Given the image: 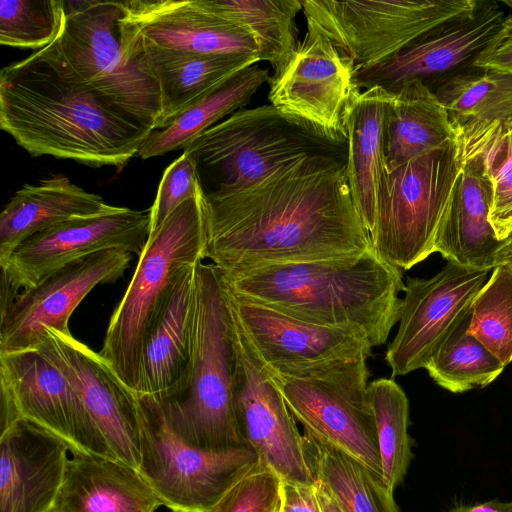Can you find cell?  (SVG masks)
Returning a JSON list of instances; mask_svg holds the SVG:
<instances>
[{"mask_svg": "<svg viewBox=\"0 0 512 512\" xmlns=\"http://www.w3.org/2000/svg\"><path fill=\"white\" fill-rule=\"evenodd\" d=\"M477 5L476 0H302V11L357 69L391 57Z\"/></svg>", "mask_w": 512, "mask_h": 512, "instance_id": "cell-11", "label": "cell"}, {"mask_svg": "<svg viewBox=\"0 0 512 512\" xmlns=\"http://www.w3.org/2000/svg\"><path fill=\"white\" fill-rule=\"evenodd\" d=\"M227 291L241 330L271 374L299 376L372 354L359 332L309 323Z\"/></svg>", "mask_w": 512, "mask_h": 512, "instance_id": "cell-16", "label": "cell"}, {"mask_svg": "<svg viewBox=\"0 0 512 512\" xmlns=\"http://www.w3.org/2000/svg\"><path fill=\"white\" fill-rule=\"evenodd\" d=\"M68 445L19 418L1 429L0 512H50L63 483Z\"/></svg>", "mask_w": 512, "mask_h": 512, "instance_id": "cell-22", "label": "cell"}, {"mask_svg": "<svg viewBox=\"0 0 512 512\" xmlns=\"http://www.w3.org/2000/svg\"><path fill=\"white\" fill-rule=\"evenodd\" d=\"M302 442L313 479L343 512H400L380 475L308 431L304 430Z\"/></svg>", "mask_w": 512, "mask_h": 512, "instance_id": "cell-31", "label": "cell"}, {"mask_svg": "<svg viewBox=\"0 0 512 512\" xmlns=\"http://www.w3.org/2000/svg\"><path fill=\"white\" fill-rule=\"evenodd\" d=\"M366 355L299 376L269 373L305 431L381 476L376 426L368 399Z\"/></svg>", "mask_w": 512, "mask_h": 512, "instance_id": "cell-10", "label": "cell"}, {"mask_svg": "<svg viewBox=\"0 0 512 512\" xmlns=\"http://www.w3.org/2000/svg\"><path fill=\"white\" fill-rule=\"evenodd\" d=\"M64 19L63 0H1L0 43L38 51L57 39Z\"/></svg>", "mask_w": 512, "mask_h": 512, "instance_id": "cell-37", "label": "cell"}, {"mask_svg": "<svg viewBox=\"0 0 512 512\" xmlns=\"http://www.w3.org/2000/svg\"><path fill=\"white\" fill-rule=\"evenodd\" d=\"M205 196L247 189L307 156L347 161V140L272 104L242 108L184 148Z\"/></svg>", "mask_w": 512, "mask_h": 512, "instance_id": "cell-5", "label": "cell"}, {"mask_svg": "<svg viewBox=\"0 0 512 512\" xmlns=\"http://www.w3.org/2000/svg\"><path fill=\"white\" fill-rule=\"evenodd\" d=\"M499 265L512 268V232L500 242L495 258V267Z\"/></svg>", "mask_w": 512, "mask_h": 512, "instance_id": "cell-45", "label": "cell"}, {"mask_svg": "<svg viewBox=\"0 0 512 512\" xmlns=\"http://www.w3.org/2000/svg\"><path fill=\"white\" fill-rule=\"evenodd\" d=\"M202 191L194 161L182 153L164 171L151 211L150 233L179 206Z\"/></svg>", "mask_w": 512, "mask_h": 512, "instance_id": "cell-39", "label": "cell"}, {"mask_svg": "<svg viewBox=\"0 0 512 512\" xmlns=\"http://www.w3.org/2000/svg\"><path fill=\"white\" fill-rule=\"evenodd\" d=\"M392 93L379 87L361 92L348 111L347 179L354 205L372 234L385 161V121Z\"/></svg>", "mask_w": 512, "mask_h": 512, "instance_id": "cell-29", "label": "cell"}, {"mask_svg": "<svg viewBox=\"0 0 512 512\" xmlns=\"http://www.w3.org/2000/svg\"><path fill=\"white\" fill-rule=\"evenodd\" d=\"M119 3L121 50L127 62L147 51L258 57L256 42L247 30L205 9L198 0Z\"/></svg>", "mask_w": 512, "mask_h": 512, "instance_id": "cell-17", "label": "cell"}, {"mask_svg": "<svg viewBox=\"0 0 512 512\" xmlns=\"http://www.w3.org/2000/svg\"><path fill=\"white\" fill-rule=\"evenodd\" d=\"M346 162L307 156L247 189L205 196V258L222 272H234L372 249Z\"/></svg>", "mask_w": 512, "mask_h": 512, "instance_id": "cell-1", "label": "cell"}, {"mask_svg": "<svg viewBox=\"0 0 512 512\" xmlns=\"http://www.w3.org/2000/svg\"><path fill=\"white\" fill-rule=\"evenodd\" d=\"M479 157L492 188L489 219L501 241L512 232V124Z\"/></svg>", "mask_w": 512, "mask_h": 512, "instance_id": "cell-38", "label": "cell"}, {"mask_svg": "<svg viewBox=\"0 0 512 512\" xmlns=\"http://www.w3.org/2000/svg\"><path fill=\"white\" fill-rule=\"evenodd\" d=\"M1 429L28 420L63 440L72 454L117 459L68 377L38 349L0 352Z\"/></svg>", "mask_w": 512, "mask_h": 512, "instance_id": "cell-12", "label": "cell"}, {"mask_svg": "<svg viewBox=\"0 0 512 512\" xmlns=\"http://www.w3.org/2000/svg\"><path fill=\"white\" fill-rule=\"evenodd\" d=\"M139 473L171 512H215L241 479L260 467L251 447L205 451L183 442L159 402L140 396Z\"/></svg>", "mask_w": 512, "mask_h": 512, "instance_id": "cell-8", "label": "cell"}, {"mask_svg": "<svg viewBox=\"0 0 512 512\" xmlns=\"http://www.w3.org/2000/svg\"><path fill=\"white\" fill-rule=\"evenodd\" d=\"M131 255L120 249L100 251L65 265L23 290L1 311L0 352L34 348L43 328L71 335L68 323L74 310L97 285L122 277Z\"/></svg>", "mask_w": 512, "mask_h": 512, "instance_id": "cell-21", "label": "cell"}, {"mask_svg": "<svg viewBox=\"0 0 512 512\" xmlns=\"http://www.w3.org/2000/svg\"><path fill=\"white\" fill-rule=\"evenodd\" d=\"M113 206L58 174L38 184H24L0 214V266L31 236L75 217H86Z\"/></svg>", "mask_w": 512, "mask_h": 512, "instance_id": "cell-27", "label": "cell"}, {"mask_svg": "<svg viewBox=\"0 0 512 512\" xmlns=\"http://www.w3.org/2000/svg\"><path fill=\"white\" fill-rule=\"evenodd\" d=\"M206 242V200L201 191L149 234L133 277L111 315L99 353L136 393L147 333L181 272L205 259Z\"/></svg>", "mask_w": 512, "mask_h": 512, "instance_id": "cell-6", "label": "cell"}, {"mask_svg": "<svg viewBox=\"0 0 512 512\" xmlns=\"http://www.w3.org/2000/svg\"><path fill=\"white\" fill-rule=\"evenodd\" d=\"M282 481L261 466L224 496L215 512H280Z\"/></svg>", "mask_w": 512, "mask_h": 512, "instance_id": "cell-40", "label": "cell"}, {"mask_svg": "<svg viewBox=\"0 0 512 512\" xmlns=\"http://www.w3.org/2000/svg\"><path fill=\"white\" fill-rule=\"evenodd\" d=\"M448 512H512V501L501 502L497 499L471 505H459Z\"/></svg>", "mask_w": 512, "mask_h": 512, "instance_id": "cell-43", "label": "cell"}, {"mask_svg": "<svg viewBox=\"0 0 512 512\" xmlns=\"http://www.w3.org/2000/svg\"><path fill=\"white\" fill-rule=\"evenodd\" d=\"M367 392L376 426L381 478L394 492L412 458L408 434L409 402L403 389L391 378L368 383Z\"/></svg>", "mask_w": 512, "mask_h": 512, "instance_id": "cell-34", "label": "cell"}, {"mask_svg": "<svg viewBox=\"0 0 512 512\" xmlns=\"http://www.w3.org/2000/svg\"><path fill=\"white\" fill-rule=\"evenodd\" d=\"M469 333L506 367L512 362V268L496 266L475 297Z\"/></svg>", "mask_w": 512, "mask_h": 512, "instance_id": "cell-36", "label": "cell"}, {"mask_svg": "<svg viewBox=\"0 0 512 512\" xmlns=\"http://www.w3.org/2000/svg\"><path fill=\"white\" fill-rule=\"evenodd\" d=\"M461 163L457 148L422 154L383 169L375 227V253L401 271L434 253L436 236L453 199Z\"/></svg>", "mask_w": 512, "mask_h": 512, "instance_id": "cell-7", "label": "cell"}, {"mask_svg": "<svg viewBox=\"0 0 512 512\" xmlns=\"http://www.w3.org/2000/svg\"><path fill=\"white\" fill-rule=\"evenodd\" d=\"M0 128L31 156L117 168L154 130L80 82L54 41L2 68Z\"/></svg>", "mask_w": 512, "mask_h": 512, "instance_id": "cell-2", "label": "cell"}, {"mask_svg": "<svg viewBox=\"0 0 512 512\" xmlns=\"http://www.w3.org/2000/svg\"><path fill=\"white\" fill-rule=\"evenodd\" d=\"M503 5H506L509 9L512 10V0H503L501 1Z\"/></svg>", "mask_w": 512, "mask_h": 512, "instance_id": "cell-46", "label": "cell"}, {"mask_svg": "<svg viewBox=\"0 0 512 512\" xmlns=\"http://www.w3.org/2000/svg\"><path fill=\"white\" fill-rule=\"evenodd\" d=\"M234 324V405L242 438L257 453L260 466L274 473L282 482L315 485L295 418L256 357L235 316Z\"/></svg>", "mask_w": 512, "mask_h": 512, "instance_id": "cell-15", "label": "cell"}, {"mask_svg": "<svg viewBox=\"0 0 512 512\" xmlns=\"http://www.w3.org/2000/svg\"><path fill=\"white\" fill-rule=\"evenodd\" d=\"M391 93L384 134L387 168L430 151L456 147L447 111L428 85L412 80Z\"/></svg>", "mask_w": 512, "mask_h": 512, "instance_id": "cell-30", "label": "cell"}, {"mask_svg": "<svg viewBox=\"0 0 512 512\" xmlns=\"http://www.w3.org/2000/svg\"><path fill=\"white\" fill-rule=\"evenodd\" d=\"M270 78L268 71L257 63L240 70L167 127L153 130L137 155L148 159L183 149L196 136L244 108L259 88L269 83Z\"/></svg>", "mask_w": 512, "mask_h": 512, "instance_id": "cell-32", "label": "cell"}, {"mask_svg": "<svg viewBox=\"0 0 512 512\" xmlns=\"http://www.w3.org/2000/svg\"><path fill=\"white\" fill-rule=\"evenodd\" d=\"M287 66L269 81V101L327 133L346 139L349 109L361 93L355 66L311 20Z\"/></svg>", "mask_w": 512, "mask_h": 512, "instance_id": "cell-19", "label": "cell"}, {"mask_svg": "<svg viewBox=\"0 0 512 512\" xmlns=\"http://www.w3.org/2000/svg\"><path fill=\"white\" fill-rule=\"evenodd\" d=\"M281 512H321L315 485L282 482Z\"/></svg>", "mask_w": 512, "mask_h": 512, "instance_id": "cell-42", "label": "cell"}, {"mask_svg": "<svg viewBox=\"0 0 512 512\" xmlns=\"http://www.w3.org/2000/svg\"><path fill=\"white\" fill-rule=\"evenodd\" d=\"M205 9L247 30L258 48L259 61L279 74L298 49L296 16L302 0H198Z\"/></svg>", "mask_w": 512, "mask_h": 512, "instance_id": "cell-33", "label": "cell"}, {"mask_svg": "<svg viewBox=\"0 0 512 512\" xmlns=\"http://www.w3.org/2000/svg\"><path fill=\"white\" fill-rule=\"evenodd\" d=\"M492 188L480 157L461 166L435 240L434 253L463 267L493 270L500 246L489 219Z\"/></svg>", "mask_w": 512, "mask_h": 512, "instance_id": "cell-26", "label": "cell"}, {"mask_svg": "<svg viewBox=\"0 0 512 512\" xmlns=\"http://www.w3.org/2000/svg\"><path fill=\"white\" fill-rule=\"evenodd\" d=\"M197 264L181 272L147 333L137 393L140 396L162 402L187 385L193 352Z\"/></svg>", "mask_w": 512, "mask_h": 512, "instance_id": "cell-23", "label": "cell"}, {"mask_svg": "<svg viewBox=\"0 0 512 512\" xmlns=\"http://www.w3.org/2000/svg\"><path fill=\"white\" fill-rule=\"evenodd\" d=\"M281 512V511H280Z\"/></svg>", "mask_w": 512, "mask_h": 512, "instance_id": "cell-47", "label": "cell"}, {"mask_svg": "<svg viewBox=\"0 0 512 512\" xmlns=\"http://www.w3.org/2000/svg\"><path fill=\"white\" fill-rule=\"evenodd\" d=\"M159 87L163 129L192 105L240 70L256 64V56L240 54H178L147 51L132 58Z\"/></svg>", "mask_w": 512, "mask_h": 512, "instance_id": "cell-28", "label": "cell"}, {"mask_svg": "<svg viewBox=\"0 0 512 512\" xmlns=\"http://www.w3.org/2000/svg\"><path fill=\"white\" fill-rule=\"evenodd\" d=\"M470 67L512 75V12Z\"/></svg>", "mask_w": 512, "mask_h": 512, "instance_id": "cell-41", "label": "cell"}, {"mask_svg": "<svg viewBox=\"0 0 512 512\" xmlns=\"http://www.w3.org/2000/svg\"><path fill=\"white\" fill-rule=\"evenodd\" d=\"M315 487L321 512H343L335 499L321 483L315 481Z\"/></svg>", "mask_w": 512, "mask_h": 512, "instance_id": "cell-44", "label": "cell"}, {"mask_svg": "<svg viewBox=\"0 0 512 512\" xmlns=\"http://www.w3.org/2000/svg\"><path fill=\"white\" fill-rule=\"evenodd\" d=\"M489 272L447 262L430 278H407L398 329L385 354L392 377L427 366L438 348L470 314Z\"/></svg>", "mask_w": 512, "mask_h": 512, "instance_id": "cell-13", "label": "cell"}, {"mask_svg": "<svg viewBox=\"0 0 512 512\" xmlns=\"http://www.w3.org/2000/svg\"><path fill=\"white\" fill-rule=\"evenodd\" d=\"M505 14L496 1H478L470 13L421 35L391 57L353 72L355 85L395 92L420 80L430 88L471 66L499 29Z\"/></svg>", "mask_w": 512, "mask_h": 512, "instance_id": "cell-20", "label": "cell"}, {"mask_svg": "<svg viewBox=\"0 0 512 512\" xmlns=\"http://www.w3.org/2000/svg\"><path fill=\"white\" fill-rule=\"evenodd\" d=\"M151 228V211L113 206L75 217L22 242L1 267V277L18 293L65 265L91 254L120 249L141 256Z\"/></svg>", "mask_w": 512, "mask_h": 512, "instance_id": "cell-14", "label": "cell"}, {"mask_svg": "<svg viewBox=\"0 0 512 512\" xmlns=\"http://www.w3.org/2000/svg\"><path fill=\"white\" fill-rule=\"evenodd\" d=\"M220 273L238 296L309 323L359 332L373 348L387 342L398 322L405 289L402 271L373 248L347 258Z\"/></svg>", "mask_w": 512, "mask_h": 512, "instance_id": "cell-3", "label": "cell"}, {"mask_svg": "<svg viewBox=\"0 0 512 512\" xmlns=\"http://www.w3.org/2000/svg\"><path fill=\"white\" fill-rule=\"evenodd\" d=\"M192 362L188 382L178 395L159 402L174 433L205 451L247 446L235 405V324L229 294L218 268L199 262Z\"/></svg>", "mask_w": 512, "mask_h": 512, "instance_id": "cell-4", "label": "cell"}, {"mask_svg": "<svg viewBox=\"0 0 512 512\" xmlns=\"http://www.w3.org/2000/svg\"><path fill=\"white\" fill-rule=\"evenodd\" d=\"M65 19L54 43L75 77L91 90L144 120L160 119L156 80L122 54L119 1H64Z\"/></svg>", "mask_w": 512, "mask_h": 512, "instance_id": "cell-9", "label": "cell"}, {"mask_svg": "<svg viewBox=\"0 0 512 512\" xmlns=\"http://www.w3.org/2000/svg\"><path fill=\"white\" fill-rule=\"evenodd\" d=\"M470 314L434 353L425 369L433 381L452 393L485 387L505 366L469 331Z\"/></svg>", "mask_w": 512, "mask_h": 512, "instance_id": "cell-35", "label": "cell"}, {"mask_svg": "<svg viewBox=\"0 0 512 512\" xmlns=\"http://www.w3.org/2000/svg\"><path fill=\"white\" fill-rule=\"evenodd\" d=\"M72 455L50 512H156L162 506L137 469L114 458Z\"/></svg>", "mask_w": 512, "mask_h": 512, "instance_id": "cell-25", "label": "cell"}, {"mask_svg": "<svg viewBox=\"0 0 512 512\" xmlns=\"http://www.w3.org/2000/svg\"><path fill=\"white\" fill-rule=\"evenodd\" d=\"M34 348L73 383L115 457L138 470L141 443L138 394L121 380L99 352L72 334L43 328Z\"/></svg>", "mask_w": 512, "mask_h": 512, "instance_id": "cell-18", "label": "cell"}, {"mask_svg": "<svg viewBox=\"0 0 512 512\" xmlns=\"http://www.w3.org/2000/svg\"><path fill=\"white\" fill-rule=\"evenodd\" d=\"M445 107L461 166L512 124V75L467 68L431 88Z\"/></svg>", "mask_w": 512, "mask_h": 512, "instance_id": "cell-24", "label": "cell"}]
</instances>
